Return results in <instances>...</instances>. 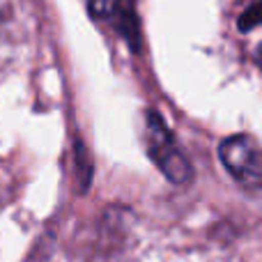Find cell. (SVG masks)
I'll use <instances>...</instances> for the list:
<instances>
[{"label":"cell","mask_w":262,"mask_h":262,"mask_svg":"<svg viewBox=\"0 0 262 262\" xmlns=\"http://www.w3.org/2000/svg\"><path fill=\"white\" fill-rule=\"evenodd\" d=\"M145 138H147V152L152 157V161L159 166V170L175 184H186L193 175V170H191L186 157L175 145L172 134L168 131V127L157 113H147Z\"/></svg>","instance_id":"obj_1"},{"label":"cell","mask_w":262,"mask_h":262,"mask_svg":"<svg viewBox=\"0 0 262 262\" xmlns=\"http://www.w3.org/2000/svg\"><path fill=\"white\" fill-rule=\"evenodd\" d=\"M219 157L237 182L246 184L262 177V149L251 136L237 134L226 138L219 147Z\"/></svg>","instance_id":"obj_2"},{"label":"cell","mask_w":262,"mask_h":262,"mask_svg":"<svg viewBox=\"0 0 262 262\" xmlns=\"http://www.w3.org/2000/svg\"><path fill=\"white\" fill-rule=\"evenodd\" d=\"M118 5H120V0H90V12L97 18H106L118 9Z\"/></svg>","instance_id":"obj_3"},{"label":"cell","mask_w":262,"mask_h":262,"mask_svg":"<svg viewBox=\"0 0 262 262\" xmlns=\"http://www.w3.org/2000/svg\"><path fill=\"white\" fill-rule=\"evenodd\" d=\"M262 21V0L260 3H255L253 7H249L244 12V16L239 18V28L242 30H246V28H253L255 23H260Z\"/></svg>","instance_id":"obj_4"},{"label":"cell","mask_w":262,"mask_h":262,"mask_svg":"<svg viewBox=\"0 0 262 262\" xmlns=\"http://www.w3.org/2000/svg\"><path fill=\"white\" fill-rule=\"evenodd\" d=\"M255 58H258V64H260V69H262V44L258 46V55H255Z\"/></svg>","instance_id":"obj_5"}]
</instances>
